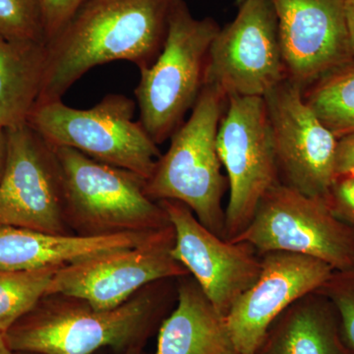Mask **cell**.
<instances>
[{
    "label": "cell",
    "instance_id": "22",
    "mask_svg": "<svg viewBox=\"0 0 354 354\" xmlns=\"http://www.w3.org/2000/svg\"><path fill=\"white\" fill-rule=\"evenodd\" d=\"M0 39L46 44L41 0H0Z\"/></svg>",
    "mask_w": 354,
    "mask_h": 354
},
{
    "label": "cell",
    "instance_id": "4",
    "mask_svg": "<svg viewBox=\"0 0 354 354\" xmlns=\"http://www.w3.org/2000/svg\"><path fill=\"white\" fill-rule=\"evenodd\" d=\"M64 180L65 215L80 235L155 232L171 227L145 179L66 148L53 147Z\"/></svg>",
    "mask_w": 354,
    "mask_h": 354
},
{
    "label": "cell",
    "instance_id": "11",
    "mask_svg": "<svg viewBox=\"0 0 354 354\" xmlns=\"http://www.w3.org/2000/svg\"><path fill=\"white\" fill-rule=\"evenodd\" d=\"M0 180V225L68 234L62 171L53 147L29 123L6 129Z\"/></svg>",
    "mask_w": 354,
    "mask_h": 354
},
{
    "label": "cell",
    "instance_id": "32",
    "mask_svg": "<svg viewBox=\"0 0 354 354\" xmlns=\"http://www.w3.org/2000/svg\"><path fill=\"white\" fill-rule=\"evenodd\" d=\"M127 354H136V353H133V351H132V353H127Z\"/></svg>",
    "mask_w": 354,
    "mask_h": 354
},
{
    "label": "cell",
    "instance_id": "3",
    "mask_svg": "<svg viewBox=\"0 0 354 354\" xmlns=\"http://www.w3.org/2000/svg\"><path fill=\"white\" fill-rule=\"evenodd\" d=\"M220 26L196 19L183 0H174L162 50L140 70L135 88L139 122L157 145L171 139L192 111L206 83L209 48Z\"/></svg>",
    "mask_w": 354,
    "mask_h": 354
},
{
    "label": "cell",
    "instance_id": "31",
    "mask_svg": "<svg viewBox=\"0 0 354 354\" xmlns=\"http://www.w3.org/2000/svg\"><path fill=\"white\" fill-rule=\"evenodd\" d=\"M349 174H354V169H353V171H351V172H349Z\"/></svg>",
    "mask_w": 354,
    "mask_h": 354
},
{
    "label": "cell",
    "instance_id": "2",
    "mask_svg": "<svg viewBox=\"0 0 354 354\" xmlns=\"http://www.w3.org/2000/svg\"><path fill=\"white\" fill-rule=\"evenodd\" d=\"M227 97L213 84H205L189 118L171 137L169 150L146 181L153 201L174 200L187 206L200 223L225 239L223 199L228 189L221 172L216 135Z\"/></svg>",
    "mask_w": 354,
    "mask_h": 354
},
{
    "label": "cell",
    "instance_id": "23",
    "mask_svg": "<svg viewBox=\"0 0 354 354\" xmlns=\"http://www.w3.org/2000/svg\"><path fill=\"white\" fill-rule=\"evenodd\" d=\"M317 291L329 298L335 305L344 341L354 354V268L333 272Z\"/></svg>",
    "mask_w": 354,
    "mask_h": 354
},
{
    "label": "cell",
    "instance_id": "27",
    "mask_svg": "<svg viewBox=\"0 0 354 354\" xmlns=\"http://www.w3.org/2000/svg\"><path fill=\"white\" fill-rule=\"evenodd\" d=\"M346 19L348 27L349 46L354 60V0L346 1Z\"/></svg>",
    "mask_w": 354,
    "mask_h": 354
},
{
    "label": "cell",
    "instance_id": "7",
    "mask_svg": "<svg viewBox=\"0 0 354 354\" xmlns=\"http://www.w3.org/2000/svg\"><path fill=\"white\" fill-rule=\"evenodd\" d=\"M260 254L283 251L323 261L334 271L354 268V230L333 215L325 200L278 183L263 196L250 225L230 241Z\"/></svg>",
    "mask_w": 354,
    "mask_h": 354
},
{
    "label": "cell",
    "instance_id": "10",
    "mask_svg": "<svg viewBox=\"0 0 354 354\" xmlns=\"http://www.w3.org/2000/svg\"><path fill=\"white\" fill-rule=\"evenodd\" d=\"M209 48L206 83L223 94L264 97L285 81L278 20L271 0H246Z\"/></svg>",
    "mask_w": 354,
    "mask_h": 354
},
{
    "label": "cell",
    "instance_id": "29",
    "mask_svg": "<svg viewBox=\"0 0 354 354\" xmlns=\"http://www.w3.org/2000/svg\"><path fill=\"white\" fill-rule=\"evenodd\" d=\"M0 354H14L7 344L6 334L0 332Z\"/></svg>",
    "mask_w": 354,
    "mask_h": 354
},
{
    "label": "cell",
    "instance_id": "21",
    "mask_svg": "<svg viewBox=\"0 0 354 354\" xmlns=\"http://www.w3.org/2000/svg\"><path fill=\"white\" fill-rule=\"evenodd\" d=\"M59 268L2 271L0 270V332L6 334L48 295Z\"/></svg>",
    "mask_w": 354,
    "mask_h": 354
},
{
    "label": "cell",
    "instance_id": "25",
    "mask_svg": "<svg viewBox=\"0 0 354 354\" xmlns=\"http://www.w3.org/2000/svg\"><path fill=\"white\" fill-rule=\"evenodd\" d=\"M87 0H41L46 41L64 29Z\"/></svg>",
    "mask_w": 354,
    "mask_h": 354
},
{
    "label": "cell",
    "instance_id": "5",
    "mask_svg": "<svg viewBox=\"0 0 354 354\" xmlns=\"http://www.w3.org/2000/svg\"><path fill=\"white\" fill-rule=\"evenodd\" d=\"M136 104L123 95H106L88 109L62 101L37 104L27 122L50 146L66 147L97 162L131 171L148 180L162 157L138 120Z\"/></svg>",
    "mask_w": 354,
    "mask_h": 354
},
{
    "label": "cell",
    "instance_id": "28",
    "mask_svg": "<svg viewBox=\"0 0 354 354\" xmlns=\"http://www.w3.org/2000/svg\"><path fill=\"white\" fill-rule=\"evenodd\" d=\"M7 158V137L6 129L0 128V180L3 176L6 169Z\"/></svg>",
    "mask_w": 354,
    "mask_h": 354
},
{
    "label": "cell",
    "instance_id": "15",
    "mask_svg": "<svg viewBox=\"0 0 354 354\" xmlns=\"http://www.w3.org/2000/svg\"><path fill=\"white\" fill-rule=\"evenodd\" d=\"M259 278L232 305L228 333L239 354H256L274 321L293 302L316 291L334 270L323 261L300 254H261Z\"/></svg>",
    "mask_w": 354,
    "mask_h": 354
},
{
    "label": "cell",
    "instance_id": "30",
    "mask_svg": "<svg viewBox=\"0 0 354 354\" xmlns=\"http://www.w3.org/2000/svg\"><path fill=\"white\" fill-rule=\"evenodd\" d=\"M244 1H246V0H236V4L239 6L241 4L243 3Z\"/></svg>",
    "mask_w": 354,
    "mask_h": 354
},
{
    "label": "cell",
    "instance_id": "13",
    "mask_svg": "<svg viewBox=\"0 0 354 354\" xmlns=\"http://www.w3.org/2000/svg\"><path fill=\"white\" fill-rule=\"evenodd\" d=\"M176 234L172 256L187 270L221 315L259 278L261 255L246 242L221 239L183 203L158 201Z\"/></svg>",
    "mask_w": 354,
    "mask_h": 354
},
{
    "label": "cell",
    "instance_id": "8",
    "mask_svg": "<svg viewBox=\"0 0 354 354\" xmlns=\"http://www.w3.org/2000/svg\"><path fill=\"white\" fill-rule=\"evenodd\" d=\"M216 149L227 171L225 241H230L250 225L261 199L279 183L264 97H227Z\"/></svg>",
    "mask_w": 354,
    "mask_h": 354
},
{
    "label": "cell",
    "instance_id": "17",
    "mask_svg": "<svg viewBox=\"0 0 354 354\" xmlns=\"http://www.w3.org/2000/svg\"><path fill=\"white\" fill-rule=\"evenodd\" d=\"M177 304L162 324L153 354H239L225 317L190 274L178 278Z\"/></svg>",
    "mask_w": 354,
    "mask_h": 354
},
{
    "label": "cell",
    "instance_id": "19",
    "mask_svg": "<svg viewBox=\"0 0 354 354\" xmlns=\"http://www.w3.org/2000/svg\"><path fill=\"white\" fill-rule=\"evenodd\" d=\"M46 44L0 39V128L26 122L38 102L44 70Z\"/></svg>",
    "mask_w": 354,
    "mask_h": 354
},
{
    "label": "cell",
    "instance_id": "12",
    "mask_svg": "<svg viewBox=\"0 0 354 354\" xmlns=\"http://www.w3.org/2000/svg\"><path fill=\"white\" fill-rule=\"evenodd\" d=\"M279 183L326 200L335 176L337 138L304 101V91L288 79L264 97Z\"/></svg>",
    "mask_w": 354,
    "mask_h": 354
},
{
    "label": "cell",
    "instance_id": "1",
    "mask_svg": "<svg viewBox=\"0 0 354 354\" xmlns=\"http://www.w3.org/2000/svg\"><path fill=\"white\" fill-rule=\"evenodd\" d=\"M172 1L87 0L46 44L37 104L62 101L74 83L99 65L127 60L139 70L150 66L164 46Z\"/></svg>",
    "mask_w": 354,
    "mask_h": 354
},
{
    "label": "cell",
    "instance_id": "20",
    "mask_svg": "<svg viewBox=\"0 0 354 354\" xmlns=\"http://www.w3.org/2000/svg\"><path fill=\"white\" fill-rule=\"evenodd\" d=\"M304 97L337 139L354 132V62L305 88Z\"/></svg>",
    "mask_w": 354,
    "mask_h": 354
},
{
    "label": "cell",
    "instance_id": "6",
    "mask_svg": "<svg viewBox=\"0 0 354 354\" xmlns=\"http://www.w3.org/2000/svg\"><path fill=\"white\" fill-rule=\"evenodd\" d=\"M37 306L6 334L13 353L92 354L122 348L136 339L157 309L155 293L143 292L111 310L64 297Z\"/></svg>",
    "mask_w": 354,
    "mask_h": 354
},
{
    "label": "cell",
    "instance_id": "18",
    "mask_svg": "<svg viewBox=\"0 0 354 354\" xmlns=\"http://www.w3.org/2000/svg\"><path fill=\"white\" fill-rule=\"evenodd\" d=\"M256 354H353L329 298L313 291L274 321Z\"/></svg>",
    "mask_w": 354,
    "mask_h": 354
},
{
    "label": "cell",
    "instance_id": "16",
    "mask_svg": "<svg viewBox=\"0 0 354 354\" xmlns=\"http://www.w3.org/2000/svg\"><path fill=\"white\" fill-rule=\"evenodd\" d=\"M156 232L87 236L51 234L0 225V270L30 271L62 268L100 254L138 245Z\"/></svg>",
    "mask_w": 354,
    "mask_h": 354
},
{
    "label": "cell",
    "instance_id": "14",
    "mask_svg": "<svg viewBox=\"0 0 354 354\" xmlns=\"http://www.w3.org/2000/svg\"><path fill=\"white\" fill-rule=\"evenodd\" d=\"M346 0H271L286 79L302 91L353 62Z\"/></svg>",
    "mask_w": 354,
    "mask_h": 354
},
{
    "label": "cell",
    "instance_id": "24",
    "mask_svg": "<svg viewBox=\"0 0 354 354\" xmlns=\"http://www.w3.org/2000/svg\"><path fill=\"white\" fill-rule=\"evenodd\" d=\"M325 202L335 218L354 230V174L337 177Z\"/></svg>",
    "mask_w": 354,
    "mask_h": 354
},
{
    "label": "cell",
    "instance_id": "26",
    "mask_svg": "<svg viewBox=\"0 0 354 354\" xmlns=\"http://www.w3.org/2000/svg\"><path fill=\"white\" fill-rule=\"evenodd\" d=\"M335 176H346L354 169V132L337 139Z\"/></svg>",
    "mask_w": 354,
    "mask_h": 354
},
{
    "label": "cell",
    "instance_id": "9",
    "mask_svg": "<svg viewBox=\"0 0 354 354\" xmlns=\"http://www.w3.org/2000/svg\"><path fill=\"white\" fill-rule=\"evenodd\" d=\"M174 241L171 225L138 245L59 268L46 297L62 295L83 300L97 310L116 308L146 286L189 274L172 256Z\"/></svg>",
    "mask_w": 354,
    "mask_h": 354
}]
</instances>
